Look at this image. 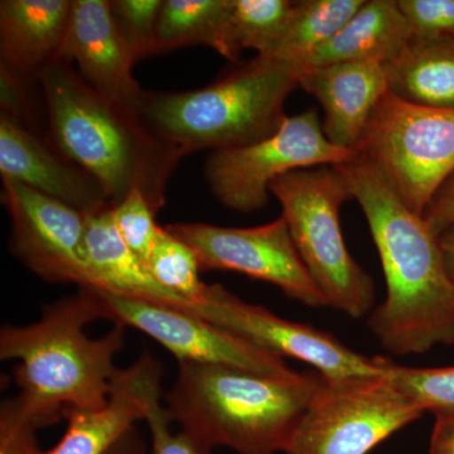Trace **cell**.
<instances>
[{"label":"cell","mask_w":454,"mask_h":454,"mask_svg":"<svg viewBox=\"0 0 454 454\" xmlns=\"http://www.w3.org/2000/svg\"><path fill=\"white\" fill-rule=\"evenodd\" d=\"M334 167L365 215L387 282L367 319L373 336L396 356L454 345V283L438 236L363 157Z\"/></svg>","instance_id":"1"},{"label":"cell","mask_w":454,"mask_h":454,"mask_svg":"<svg viewBox=\"0 0 454 454\" xmlns=\"http://www.w3.org/2000/svg\"><path fill=\"white\" fill-rule=\"evenodd\" d=\"M104 319L100 301L89 288L49 304L40 321L5 325L0 331V358L17 360L14 402L38 428L61 422L74 411H94L109 402L118 375L116 355L125 343L122 325L114 324L98 339L86 325Z\"/></svg>","instance_id":"2"},{"label":"cell","mask_w":454,"mask_h":454,"mask_svg":"<svg viewBox=\"0 0 454 454\" xmlns=\"http://www.w3.org/2000/svg\"><path fill=\"white\" fill-rule=\"evenodd\" d=\"M38 82L56 148L97 179L113 207L139 191L160 211L169 179L186 154L95 91L67 59L51 62Z\"/></svg>","instance_id":"3"},{"label":"cell","mask_w":454,"mask_h":454,"mask_svg":"<svg viewBox=\"0 0 454 454\" xmlns=\"http://www.w3.org/2000/svg\"><path fill=\"white\" fill-rule=\"evenodd\" d=\"M324 382L315 373L265 375L181 361L166 395L167 411L182 432L210 450L284 453Z\"/></svg>","instance_id":"4"},{"label":"cell","mask_w":454,"mask_h":454,"mask_svg":"<svg viewBox=\"0 0 454 454\" xmlns=\"http://www.w3.org/2000/svg\"><path fill=\"white\" fill-rule=\"evenodd\" d=\"M298 79L292 62L258 55L201 89L145 91L140 121L186 155L241 148L282 128Z\"/></svg>","instance_id":"5"},{"label":"cell","mask_w":454,"mask_h":454,"mask_svg":"<svg viewBox=\"0 0 454 454\" xmlns=\"http://www.w3.org/2000/svg\"><path fill=\"white\" fill-rule=\"evenodd\" d=\"M301 262L328 307L354 319L372 312V278L352 258L340 229V206L352 200L334 166L293 170L269 184Z\"/></svg>","instance_id":"6"},{"label":"cell","mask_w":454,"mask_h":454,"mask_svg":"<svg viewBox=\"0 0 454 454\" xmlns=\"http://www.w3.org/2000/svg\"><path fill=\"white\" fill-rule=\"evenodd\" d=\"M356 153L423 217L454 172V109L418 106L387 92Z\"/></svg>","instance_id":"7"},{"label":"cell","mask_w":454,"mask_h":454,"mask_svg":"<svg viewBox=\"0 0 454 454\" xmlns=\"http://www.w3.org/2000/svg\"><path fill=\"white\" fill-rule=\"evenodd\" d=\"M423 411L387 376L325 380L286 454H367Z\"/></svg>","instance_id":"8"},{"label":"cell","mask_w":454,"mask_h":454,"mask_svg":"<svg viewBox=\"0 0 454 454\" xmlns=\"http://www.w3.org/2000/svg\"><path fill=\"white\" fill-rule=\"evenodd\" d=\"M356 157V152L328 142L318 114L310 109L286 116L276 134L258 143L211 152L205 178L226 208L247 214L265 207L274 179L293 170L339 166Z\"/></svg>","instance_id":"9"},{"label":"cell","mask_w":454,"mask_h":454,"mask_svg":"<svg viewBox=\"0 0 454 454\" xmlns=\"http://www.w3.org/2000/svg\"><path fill=\"white\" fill-rule=\"evenodd\" d=\"M184 312L201 317L278 356L303 361L315 367L325 380L385 375L387 358L357 354L333 334L247 303L220 284H207L201 300Z\"/></svg>","instance_id":"10"},{"label":"cell","mask_w":454,"mask_h":454,"mask_svg":"<svg viewBox=\"0 0 454 454\" xmlns=\"http://www.w3.org/2000/svg\"><path fill=\"white\" fill-rule=\"evenodd\" d=\"M167 230L187 244L202 270H229L264 280L312 309L328 307L293 243L283 216L255 227L179 223Z\"/></svg>","instance_id":"11"},{"label":"cell","mask_w":454,"mask_h":454,"mask_svg":"<svg viewBox=\"0 0 454 454\" xmlns=\"http://www.w3.org/2000/svg\"><path fill=\"white\" fill-rule=\"evenodd\" d=\"M86 288L100 301L104 319L148 334L172 352L178 363L223 364L265 375L293 372L282 356L226 333L201 317L91 286Z\"/></svg>","instance_id":"12"},{"label":"cell","mask_w":454,"mask_h":454,"mask_svg":"<svg viewBox=\"0 0 454 454\" xmlns=\"http://www.w3.org/2000/svg\"><path fill=\"white\" fill-rule=\"evenodd\" d=\"M2 181L17 258L47 282L88 286V215L16 179Z\"/></svg>","instance_id":"13"},{"label":"cell","mask_w":454,"mask_h":454,"mask_svg":"<svg viewBox=\"0 0 454 454\" xmlns=\"http://www.w3.org/2000/svg\"><path fill=\"white\" fill-rule=\"evenodd\" d=\"M59 57L107 100L140 118L145 90L133 76L136 64L114 22L109 0H73Z\"/></svg>","instance_id":"14"},{"label":"cell","mask_w":454,"mask_h":454,"mask_svg":"<svg viewBox=\"0 0 454 454\" xmlns=\"http://www.w3.org/2000/svg\"><path fill=\"white\" fill-rule=\"evenodd\" d=\"M2 177L52 197L86 215L113 207L103 186L38 130L0 113Z\"/></svg>","instance_id":"15"},{"label":"cell","mask_w":454,"mask_h":454,"mask_svg":"<svg viewBox=\"0 0 454 454\" xmlns=\"http://www.w3.org/2000/svg\"><path fill=\"white\" fill-rule=\"evenodd\" d=\"M298 86L324 109L322 130L328 142L356 152L373 110L389 92L387 65L348 62L300 71Z\"/></svg>","instance_id":"16"},{"label":"cell","mask_w":454,"mask_h":454,"mask_svg":"<svg viewBox=\"0 0 454 454\" xmlns=\"http://www.w3.org/2000/svg\"><path fill=\"white\" fill-rule=\"evenodd\" d=\"M162 364L145 352L119 370L106 406L66 415L67 429L50 454L106 453L138 420H145L149 403L162 394Z\"/></svg>","instance_id":"17"},{"label":"cell","mask_w":454,"mask_h":454,"mask_svg":"<svg viewBox=\"0 0 454 454\" xmlns=\"http://www.w3.org/2000/svg\"><path fill=\"white\" fill-rule=\"evenodd\" d=\"M73 0H2L0 68L26 82H38L59 59Z\"/></svg>","instance_id":"18"},{"label":"cell","mask_w":454,"mask_h":454,"mask_svg":"<svg viewBox=\"0 0 454 454\" xmlns=\"http://www.w3.org/2000/svg\"><path fill=\"white\" fill-rule=\"evenodd\" d=\"M85 244L89 276L86 286L179 310L190 306L187 301L163 288L145 262L122 241L114 225L112 207L88 215Z\"/></svg>","instance_id":"19"},{"label":"cell","mask_w":454,"mask_h":454,"mask_svg":"<svg viewBox=\"0 0 454 454\" xmlns=\"http://www.w3.org/2000/svg\"><path fill=\"white\" fill-rule=\"evenodd\" d=\"M413 40L397 0H365L336 35L298 66V70L348 62L387 65Z\"/></svg>","instance_id":"20"},{"label":"cell","mask_w":454,"mask_h":454,"mask_svg":"<svg viewBox=\"0 0 454 454\" xmlns=\"http://www.w3.org/2000/svg\"><path fill=\"white\" fill-rule=\"evenodd\" d=\"M387 71L389 92L402 100L454 109V41L411 40Z\"/></svg>","instance_id":"21"},{"label":"cell","mask_w":454,"mask_h":454,"mask_svg":"<svg viewBox=\"0 0 454 454\" xmlns=\"http://www.w3.org/2000/svg\"><path fill=\"white\" fill-rule=\"evenodd\" d=\"M231 0H163L157 25V55L203 44L229 61L240 53L231 37Z\"/></svg>","instance_id":"22"},{"label":"cell","mask_w":454,"mask_h":454,"mask_svg":"<svg viewBox=\"0 0 454 454\" xmlns=\"http://www.w3.org/2000/svg\"><path fill=\"white\" fill-rule=\"evenodd\" d=\"M365 0H301L282 41L269 57L300 66L325 46L363 7Z\"/></svg>","instance_id":"23"},{"label":"cell","mask_w":454,"mask_h":454,"mask_svg":"<svg viewBox=\"0 0 454 454\" xmlns=\"http://www.w3.org/2000/svg\"><path fill=\"white\" fill-rule=\"evenodd\" d=\"M291 0H231V37L238 52L253 50L270 56L288 28Z\"/></svg>","instance_id":"24"},{"label":"cell","mask_w":454,"mask_h":454,"mask_svg":"<svg viewBox=\"0 0 454 454\" xmlns=\"http://www.w3.org/2000/svg\"><path fill=\"white\" fill-rule=\"evenodd\" d=\"M145 267L163 288L187 301L190 306L201 300L207 286L200 279L201 269L196 254L167 227H160Z\"/></svg>","instance_id":"25"},{"label":"cell","mask_w":454,"mask_h":454,"mask_svg":"<svg viewBox=\"0 0 454 454\" xmlns=\"http://www.w3.org/2000/svg\"><path fill=\"white\" fill-rule=\"evenodd\" d=\"M385 376L423 413L454 411V366L406 367L387 360Z\"/></svg>","instance_id":"26"},{"label":"cell","mask_w":454,"mask_h":454,"mask_svg":"<svg viewBox=\"0 0 454 454\" xmlns=\"http://www.w3.org/2000/svg\"><path fill=\"white\" fill-rule=\"evenodd\" d=\"M114 22L134 61L157 55V25L163 0H109Z\"/></svg>","instance_id":"27"},{"label":"cell","mask_w":454,"mask_h":454,"mask_svg":"<svg viewBox=\"0 0 454 454\" xmlns=\"http://www.w3.org/2000/svg\"><path fill=\"white\" fill-rule=\"evenodd\" d=\"M112 214L122 241L145 264L160 231V226L155 223L158 212L142 192L133 191L112 207Z\"/></svg>","instance_id":"28"},{"label":"cell","mask_w":454,"mask_h":454,"mask_svg":"<svg viewBox=\"0 0 454 454\" xmlns=\"http://www.w3.org/2000/svg\"><path fill=\"white\" fill-rule=\"evenodd\" d=\"M413 40L454 41V0H397Z\"/></svg>","instance_id":"29"},{"label":"cell","mask_w":454,"mask_h":454,"mask_svg":"<svg viewBox=\"0 0 454 454\" xmlns=\"http://www.w3.org/2000/svg\"><path fill=\"white\" fill-rule=\"evenodd\" d=\"M145 420L151 429L152 450L149 454H211L210 448L203 446L187 433H173L172 418L160 404V396L154 397L146 409Z\"/></svg>","instance_id":"30"},{"label":"cell","mask_w":454,"mask_h":454,"mask_svg":"<svg viewBox=\"0 0 454 454\" xmlns=\"http://www.w3.org/2000/svg\"><path fill=\"white\" fill-rule=\"evenodd\" d=\"M38 429L20 413L14 399L4 400L0 411V454H50L38 443Z\"/></svg>","instance_id":"31"},{"label":"cell","mask_w":454,"mask_h":454,"mask_svg":"<svg viewBox=\"0 0 454 454\" xmlns=\"http://www.w3.org/2000/svg\"><path fill=\"white\" fill-rule=\"evenodd\" d=\"M423 219L433 234L441 235L454 223V172L424 211Z\"/></svg>","instance_id":"32"},{"label":"cell","mask_w":454,"mask_h":454,"mask_svg":"<svg viewBox=\"0 0 454 454\" xmlns=\"http://www.w3.org/2000/svg\"><path fill=\"white\" fill-rule=\"evenodd\" d=\"M434 417L429 454H454V411Z\"/></svg>","instance_id":"33"},{"label":"cell","mask_w":454,"mask_h":454,"mask_svg":"<svg viewBox=\"0 0 454 454\" xmlns=\"http://www.w3.org/2000/svg\"><path fill=\"white\" fill-rule=\"evenodd\" d=\"M104 454H148L145 439L136 426L131 427L121 439L115 442Z\"/></svg>","instance_id":"34"},{"label":"cell","mask_w":454,"mask_h":454,"mask_svg":"<svg viewBox=\"0 0 454 454\" xmlns=\"http://www.w3.org/2000/svg\"><path fill=\"white\" fill-rule=\"evenodd\" d=\"M438 241L448 276L454 283V223L438 236Z\"/></svg>","instance_id":"35"}]
</instances>
